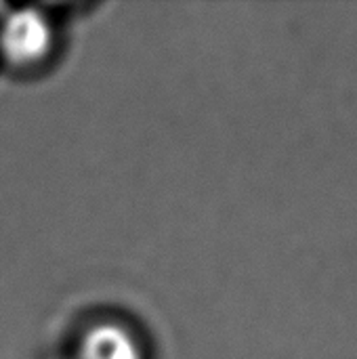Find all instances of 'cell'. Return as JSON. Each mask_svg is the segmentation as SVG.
<instances>
[{"mask_svg": "<svg viewBox=\"0 0 357 359\" xmlns=\"http://www.w3.org/2000/svg\"><path fill=\"white\" fill-rule=\"evenodd\" d=\"M53 42L48 19L36 8H17L0 23V53L17 65L40 61Z\"/></svg>", "mask_w": 357, "mask_h": 359, "instance_id": "1", "label": "cell"}, {"mask_svg": "<svg viewBox=\"0 0 357 359\" xmlns=\"http://www.w3.org/2000/svg\"><path fill=\"white\" fill-rule=\"evenodd\" d=\"M82 359H141L135 337L118 324H99L86 332L80 345Z\"/></svg>", "mask_w": 357, "mask_h": 359, "instance_id": "2", "label": "cell"}]
</instances>
